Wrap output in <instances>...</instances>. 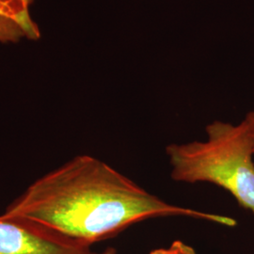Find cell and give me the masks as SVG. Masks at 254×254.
<instances>
[{"mask_svg":"<svg viewBox=\"0 0 254 254\" xmlns=\"http://www.w3.org/2000/svg\"><path fill=\"white\" fill-rule=\"evenodd\" d=\"M2 216L90 246L148 218L190 217L236 226L235 218L165 201L88 154L33 182Z\"/></svg>","mask_w":254,"mask_h":254,"instance_id":"6da1fadb","label":"cell"},{"mask_svg":"<svg viewBox=\"0 0 254 254\" xmlns=\"http://www.w3.org/2000/svg\"><path fill=\"white\" fill-rule=\"evenodd\" d=\"M205 132L204 141L166 147L172 178L182 183L216 185L254 214V137L249 123L246 119L236 126L215 121Z\"/></svg>","mask_w":254,"mask_h":254,"instance_id":"7a4b0ae2","label":"cell"},{"mask_svg":"<svg viewBox=\"0 0 254 254\" xmlns=\"http://www.w3.org/2000/svg\"><path fill=\"white\" fill-rule=\"evenodd\" d=\"M0 254H116L92 252L91 246L29 222L0 216Z\"/></svg>","mask_w":254,"mask_h":254,"instance_id":"3957f363","label":"cell"},{"mask_svg":"<svg viewBox=\"0 0 254 254\" xmlns=\"http://www.w3.org/2000/svg\"><path fill=\"white\" fill-rule=\"evenodd\" d=\"M34 0H0V16L12 20L26 33L27 40L37 41L41 31L31 17L30 8Z\"/></svg>","mask_w":254,"mask_h":254,"instance_id":"277c9868","label":"cell"},{"mask_svg":"<svg viewBox=\"0 0 254 254\" xmlns=\"http://www.w3.org/2000/svg\"><path fill=\"white\" fill-rule=\"evenodd\" d=\"M23 39H27V36L18 24L12 20L0 16V43L15 44Z\"/></svg>","mask_w":254,"mask_h":254,"instance_id":"5b68a950","label":"cell"},{"mask_svg":"<svg viewBox=\"0 0 254 254\" xmlns=\"http://www.w3.org/2000/svg\"><path fill=\"white\" fill-rule=\"evenodd\" d=\"M173 244L175 248V254H196L192 247L182 241H174Z\"/></svg>","mask_w":254,"mask_h":254,"instance_id":"8992f818","label":"cell"},{"mask_svg":"<svg viewBox=\"0 0 254 254\" xmlns=\"http://www.w3.org/2000/svg\"><path fill=\"white\" fill-rule=\"evenodd\" d=\"M149 254H175V248L173 244L167 249H157L151 252Z\"/></svg>","mask_w":254,"mask_h":254,"instance_id":"52a82bcc","label":"cell"},{"mask_svg":"<svg viewBox=\"0 0 254 254\" xmlns=\"http://www.w3.org/2000/svg\"><path fill=\"white\" fill-rule=\"evenodd\" d=\"M245 119L247 120V122L249 123V126H250V128L252 130V133H253L254 137V111L248 113Z\"/></svg>","mask_w":254,"mask_h":254,"instance_id":"ba28073f","label":"cell"}]
</instances>
